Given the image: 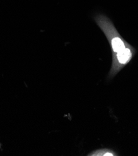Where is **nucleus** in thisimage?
<instances>
[{
    "label": "nucleus",
    "mask_w": 138,
    "mask_h": 156,
    "mask_svg": "<svg viewBox=\"0 0 138 156\" xmlns=\"http://www.w3.org/2000/svg\"><path fill=\"white\" fill-rule=\"evenodd\" d=\"M95 21L108 39L112 50L113 58L127 50L131 45L125 41L118 32L110 19L103 14H97Z\"/></svg>",
    "instance_id": "obj_1"
},
{
    "label": "nucleus",
    "mask_w": 138,
    "mask_h": 156,
    "mask_svg": "<svg viewBox=\"0 0 138 156\" xmlns=\"http://www.w3.org/2000/svg\"><path fill=\"white\" fill-rule=\"evenodd\" d=\"M102 152H98V151H96L95 152H93L90 155H115L114 154L113 152H109V151H107V152H104L103 150H101V151Z\"/></svg>",
    "instance_id": "obj_2"
}]
</instances>
